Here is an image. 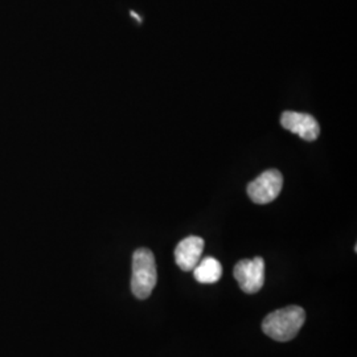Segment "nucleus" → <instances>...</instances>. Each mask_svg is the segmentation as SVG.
Masks as SVG:
<instances>
[{
	"label": "nucleus",
	"instance_id": "1",
	"mask_svg": "<svg viewBox=\"0 0 357 357\" xmlns=\"http://www.w3.org/2000/svg\"><path fill=\"white\" fill-rule=\"evenodd\" d=\"M306 321V311L299 306H287L270 312L264 319L265 335L277 342H290L302 330Z\"/></svg>",
	"mask_w": 357,
	"mask_h": 357
},
{
	"label": "nucleus",
	"instance_id": "2",
	"mask_svg": "<svg viewBox=\"0 0 357 357\" xmlns=\"http://www.w3.org/2000/svg\"><path fill=\"white\" fill-rule=\"evenodd\" d=\"M158 282V270L153 253L147 248L135 250L132 255L131 291L138 299H147Z\"/></svg>",
	"mask_w": 357,
	"mask_h": 357
},
{
	"label": "nucleus",
	"instance_id": "3",
	"mask_svg": "<svg viewBox=\"0 0 357 357\" xmlns=\"http://www.w3.org/2000/svg\"><path fill=\"white\" fill-rule=\"evenodd\" d=\"M283 176L278 169H268L248 184V195L255 204H268L274 202L282 191Z\"/></svg>",
	"mask_w": 357,
	"mask_h": 357
},
{
	"label": "nucleus",
	"instance_id": "4",
	"mask_svg": "<svg viewBox=\"0 0 357 357\" xmlns=\"http://www.w3.org/2000/svg\"><path fill=\"white\" fill-rule=\"evenodd\" d=\"M233 275L243 293L257 294L265 284V261L262 257L241 259L233 268Z\"/></svg>",
	"mask_w": 357,
	"mask_h": 357
},
{
	"label": "nucleus",
	"instance_id": "5",
	"mask_svg": "<svg viewBox=\"0 0 357 357\" xmlns=\"http://www.w3.org/2000/svg\"><path fill=\"white\" fill-rule=\"evenodd\" d=\"M282 128L301 137L302 139L314 142L318 139L320 126L312 115L298 112H284L281 116Z\"/></svg>",
	"mask_w": 357,
	"mask_h": 357
},
{
	"label": "nucleus",
	"instance_id": "6",
	"mask_svg": "<svg viewBox=\"0 0 357 357\" xmlns=\"http://www.w3.org/2000/svg\"><path fill=\"white\" fill-rule=\"evenodd\" d=\"M205 243L202 237L190 236L178 243L175 249V261L183 271H192L200 262Z\"/></svg>",
	"mask_w": 357,
	"mask_h": 357
},
{
	"label": "nucleus",
	"instance_id": "7",
	"mask_svg": "<svg viewBox=\"0 0 357 357\" xmlns=\"http://www.w3.org/2000/svg\"><path fill=\"white\" fill-rule=\"evenodd\" d=\"M192 271L195 280L204 284L216 283L222 277V266L213 257H205L204 259H200V262Z\"/></svg>",
	"mask_w": 357,
	"mask_h": 357
},
{
	"label": "nucleus",
	"instance_id": "8",
	"mask_svg": "<svg viewBox=\"0 0 357 357\" xmlns=\"http://www.w3.org/2000/svg\"><path fill=\"white\" fill-rule=\"evenodd\" d=\"M130 15H131V16H132L134 19H137V20H138L139 23H142V17L141 16H139V15H138V13H134V11H131V13H130Z\"/></svg>",
	"mask_w": 357,
	"mask_h": 357
}]
</instances>
